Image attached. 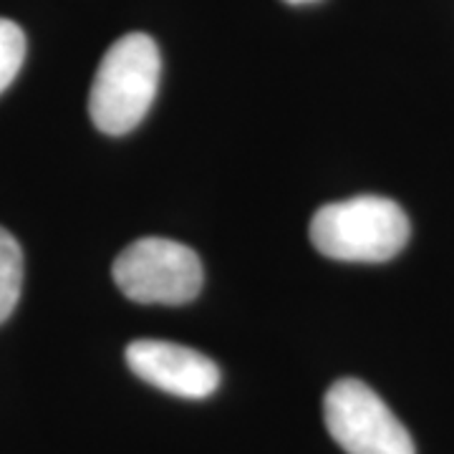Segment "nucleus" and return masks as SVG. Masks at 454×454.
I'll list each match as a JSON object with an SVG mask.
<instances>
[{"label": "nucleus", "instance_id": "f257e3e1", "mask_svg": "<svg viewBox=\"0 0 454 454\" xmlns=\"http://www.w3.org/2000/svg\"><path fill=\"white\" fill-rule=\"evenodd\" d=\"M162 56L152 35L127 33L104 53L89 91V116L98 131H134L157 97Z\"/></svg>", "mask_w": 454, "mask_h": 454}, {"label": "nucleus", "instance_id": "f03ea898", "mask_svg": "<svg viewBox=\"0 0 454 454\" xmlns=\"http://www.w3.org/2000/svg\"><path fill=\"white\" fill-rule=\"evenodd\" d=\"M409 217L389 197L358 195L331 202L310 220V243L325 258L343 262H384L409 243Z\"/></svg>", "mask_w": 454, "mask_h": 454}, {"label": "nucleus", "instance_id": "7ed1b4c3", "mask_svg": "<svg viewBox=\"0 0 454 454\" xmlns=\"http://www.w3.org/2000/svg\"><path fill=\"white\" fill-rule=\"evenodd\" d=\"M112 273L119 291L145 306H184L205 280L195 250L167 238H142L124 247Z\"/></svg>", "mask_w": 454, "mask_h": 454}, {"label": "nucleus", "instance_id": "20e7f679", "mask_svg": "<svg viewBox=\"0 0 454 454\" xmlns=\"http://www.w3.org/2000/svg\"><path fill=\"white\" fill-rule=\"evenodd\" d=\"M324 419L346 454H417L404 424L358 379H340L325 391Z\"/></svg>", "mask_w": 454, "mask_h": 454}, {"label": "nucleus", "instance_id": "39448f33", "mask_svg": "<svg viewBox=\"0 0 454 454\" xmlns=\"http://www.w3.org/2000/svg\"><path fill=\"white\" fill-rule=\"evenodd\" d=\"M127 364L142 381L182 399H207L220 387L212 358L172 340H134L127 346Z\"/></svg>", "mask_w": 454, "mask_h": 454}, {"label": "nucleus", "instance_id": "423d86ee", "mask_svg": "<svg viewBox=\"0 0 454 454\" xmlns=\"http://www.w3.org/2000/svg\"><path fill=\"white\" fill-rule=\"evenodd\" d=\"M23 288V250L18 240L0 227V324L16 310Z\"/></svg>", "mask_w": 454, "mask_h": 454}, {"label": "nucleus", "instance_id": "0eeeda50", "mask_svg": "<svg viewBox=\"0 0 454 454\" xmlns=\"http://www.w3.org/2000/svg\"><path fill=\"white\" fill-rule=\"evenodd\" d=\"M23 61H26V35L18 23L0 18V94L13 83Z\"/></svg>", "mask_w": 454, "mask_h": 454}, {"label": "nucleus", "instance_id": "6e6552de", "mask_svg": "<svg viewBox=\"0 0 454 454\" xmlns=\"http://www.w3.org/2000/svg\"><path fill=\"white\" fill-rule=\"evenodd\" d=\"M288 5H309V3H318V0H283Z\"/></svg>", "mask_w": 454, "mask_h": 454}]
</instances>
